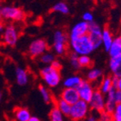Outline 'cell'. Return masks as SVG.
Listing matches in <instances>:
<instances>
[{
  "label": "cell",
  "mask_w": 121,
  "mask_h": 121,
  "mask_svg": "<svg viewBox=\"0 0 121 121\" xmlns=\"http://www.w3.org/2000/svg\"><path fill=\"white\" fill-rule=\"evenodd\" d=\"M71 48L77 55H88L94 51L93 46L89 39L88 35L75 37L69 41Z\"/></svg>",
  "instance_id": "obj_1"
},
{
  "label": "cell",
  "mask_w": 121,
  "mask_h": 121,
  "mask_svg": "<svg viewBox=\"0 0 121 121\" xmlns=\"http://www.w3.org/2000/svg\"><path fill=\"white\" fill-rule=\"evenodd\" d=\"M40 75L44 82L49 87H55L60 83V71L57 70L51 65L43 68L40 71Z\"/></svg>",
  "instance_id": "obj_2"
},
{
  "label": "cell",
  "mask_w": 121,
  "mask_h": 121,
  "mask_svg": "<svg viewBox=\"0 0 121 121\" xmlns=\"http://www.w3.org/2000/svg\"><path fill=\"white\" fill-rule=\"evenodd\" d=\"M88 103L82 100H79L75 104L71 105L69 117L73 121H81L87 116L89 113Z\"/></svg>",
  "instance_id": "obj_3"
},
{
  "label": "cell",
  "mask_w": 121,
  "mask_h": 121,
  "mask_svg": "<svg viewBox=\"0 0 121 121\" xmlns=\"http://www.w3.org/2000/svg\"><path fill=\"white\" fill-rule=\"evenodd\" d=\"M88 36L93 46L94 50L99 48L103 45L102 41V29L95 21L88 23Z\"/></svg>",
  "instance_id": "obj_4"
},
{
  "label": "cell",
  "mask_w": 121,
  "mask_h": 121,
  "mask_svg": "<svg viewBox=\"0 0 121 121\" xmlns=\"http://www.w3.org/2000/svg\"><path fill=\"white\" fill-rule=\"evenodd\" d=\"M68 36L63 30H57L53 35V49L59 55H64L67 50Z\"/></svg>",
  "instance_id": "obj_5"
},
{
  "label": "cell",
  "mask_w": 121,
  "mask_h": 121,
  "mask_svg": "<svg viewBox=\"0 0 121 121\" xmlns=\"http://www.w3.org/2000/svg\"><path fill=\"white\" fill-rule=\"evenodd\" d=\"M1 15L3 19L11 20H23L26 18V14L21 9L13 6L1 8Z\"/></svg>",
  "instance_id": "obj_6"
},
{
  "label": "cell",
  "mask_w": 121,
  "mask_h": 121,
  "mask_svg": "<svg viewBox=\"0 0 121 121\" xmlns=\"http://www.w3.org/2000/svg\"><path fill=\"white\" fill-rule=\"evenodd\" d=\"M75 89L78 92L80 99L87 103L91 100V96H92L93 92L95 91L93 89L91 82L87 81L86 80H81V83L79 84V86Z\"/></svg>",
  "instance_id": "obj_7"
},
{
  "label": "cell",
  "mask_w": 121,
  "mask_h": 121,
  "mask_svg": "<svg viewBox=\"0 0 121 121\" xmlns=\"http://www.w3.org/2000/svg\"><path fill=\"white\" fill-rule=\"evenodd\" d=\"M88 106L90 108H91L94 111L97 113H103L104 112L105 108V97L103 93L100 92L98 90L94 91L92 96L91 97V100L89 101Z\"/></svg>",
  "instance_id": "obj_8"
},
{
  "label": "cell",
  "mask_w": 121,
  "mask_h": 121,
  "mask_svg": "<svg viewBox=\"0 0 121 121\" xmlns=\"http://www.w3.org/2000/svg\"><path fill=\"white\" fill-rule=\"evenodd\" d=\"M48 48V45L46 40L42 38L36 39L33 41L29 46V53L32 58H36L46 52Z\"/></svg>",
  "instance_id": "obj_9"
},
{
  "label": "cell",
  "mask_w": 121,
  "mask_h": 121,
  "mask_svg": "<svg viewBox=\"0 0 121 121\" xmlns=\"http://www.w3.org/2000/svg\"><path fill=\"white\" fill-rule=\"evenodd\" d=\"M4 43L10 47H14L16 45L19 39V34L16 28L12 25L6 26V28L4 30V35H3Z\"/></svg>",
  "instance_id": "obj_10"
},
{
  "label": "cell",
  "mask_w": 121,
  "mask_h": 121,
  "mask_svg": "<svg viewBox=\"0 0 121 121\" xmlns=\"http://www.w3.org/2000/svg\"><path fill=\"white\" fill-rule=\"evenodd\" d=\"M60 98L69 105L75 104L77 101L80 100L78 92L75 88H65L60 94Z\"/></svg>",
  "instance_id": "obj_11"
},
{
  "label": "cell",
  "mask_w": 121,
  "mask_h": 121,
  "mask_svg": "<svg viewBox=\"0 0 121 121\" xmlns=\"http://www.w3.org/2000/svg\"><path fill=\"white\" fill-rule=\"evenodd\" d=\"M87 34H88V23L85 21H81L75 24L71 29L69 39L75 38V37H79Z\"/></svg>",
  "instance_id": "obj_12"
},
{
  "label": "cell",
  "mask_w": 121,
  "mask_h": 121,
  "mask_svg": "<svg viewBox=\"0 0 121 121\" xmlns=\"http://www.w3.org/2000/svg\"><path fill=\"white\" fill-rule=\"evenodd\" d=\"M113 40V36H112V33L110 31V30H109V28L108 26L104 27L103 30H102V41H103V47H104L105 51L108 52L109 48L111 46Z\"/></svg>",
  "instance_id": "obj_13"
},
{
  "label": "cell",
  "mask_w": 121,
  "mask_h": 121,
  "mask_svg": "<svg viewBox=\"0 0 121 121\" xmlns=\"http://www.w3.org/2000/svg\"><path fill=\"white\" fill-rule=\"evenodd\" d=\"M108 53L110 58L117 57L121 55V37L117 36L116 38H113L112 44L109 48Z\"/></svg>",
  "instance_id": "obj_14"
},
{
  "label": "cell",
  "mask_w": 121,
  "mask_h": 121,
  "mask_svg": "<svg viewBox=\"0 0 121 121\" xmlns=\"http://www.w3.org/2000/svg\"><path fill=\"white\" fill-rule=\"evenodd\" d=\"M109 68L113 75H121V55L113 57L109 61Z\"/></svg>",
  "instance_id": "obj_15"
},
{
  "label": "cell",
  "mask_w": 121,
  "mask_h": 121,
  "mask_svg": "<svg viewBox=\"0 0 121 121\" xmlns=\"http://www.w3.org/2000/svg\"><path fill=\"white\" fill-rule=\"evenodd\" d=\"M15 75H16V82L19 86H26L29 81L28 74L22 68L17 67L15 69Z\"/></svg>",
  "instance_id": "obj_16"
},
{
  "label": "cell",
  "mask_w": 121,
  "mask_h": 121,
  "mask_svg": "<svg viewBox=\"0 0 121 121\" xmlns=\"http://www.w3.org/2000/svg\"><path fill=\"white\" fill-rule=\"evenodd\" d=\"M14 115L17 121H28L31 116L28 109L26 108H17L14 110Z\"/></svg>",
  "instance_id": "obj_17"
},
{
  "label": "cell",
  "mask_w": 121,
  "mask_h": 121,
  "mask_svg": "<svg viewBox=\"0 0 121 121\" xmlns=\"http://www.w3.org/2000/svg\"><path fill=\"white\" fill-rule=\"evenodd\" d=\"M55 107L58 108V109L62 113V114L64 115V116L69 117L71 105H69V103H67L66 102L64 101L63 99H61L60 97H59V98L57 99L56 102H55Z\"/></svg>",
  "instance_id": "obj_18"
},
{
  "label": "cell",
  "mask_w": 121,
  "mask_h": 121,
  "mask_svg": "<svg viewBox=\"0 0 121 121\" xmlns=\"http://www.w3.org/2000/svg\"><path fill=\"white\" fill-rule=\"evenodd\" d=\"M81 80L82 79L78 75H73V76L68 77L64 81V86L65 88H76L79 84L81 83Z\"/></svg>",
  "instance_id": "obj_19"
},
{
  "label": "cell",
  "mask_w": 121,
  "mask_h": 121,
  "mask_svg": "<svg viewBox=\"0 0 121 121\" xmlns=\"http://www.w3.org/2000/svg\"><path fill=\"white\" fill-rule=\"evenodd\" d=\"M111 88H112L111 76H106L105 78L103 79V81H102L101 84H100V86H99L98 91L104 95V94H107Z\"/></svg>",
  "instance_id": "obj_20"
},
{
  "label": "cell",
  "mask_w": 121,
  "mask_h": 121,
  "mask_svg": "<svg viewBox=\"0 0 121 121\" xmlns=\"http://www.w3.org/2000/svg\"><path fill=\"white\" fill-rule=\"evenodd\" d=\"M103 75V71L99 69H92L89 70L86 74V81L89 82L97 81L99 78H101Z\"/></svg>",
  "instance_id": "obj_21"
},
{
  "label": "cell",
  "mask_w": 121,
  "mask_h": 121,
  "mask_svg": "<svg viewBox=\"0 0 121 121\" xmlns=\"http://www.w3.org/2000/svg\"><path fill=\"white\" fill-rule=\"evenodd\" d=\"M52 11L53 12H59L63 14H68L69 12V9L65 3L59 2L55 4L52 8Z\"/></svg>",
  "instance_id": "obj_22"
},
{
  "label": "cell",
  "mask_w": 121,
  "mask_h": 121,
  "mask_svg": "<svg viewBox=\"0 0 121 121\" xmlns=\"http://www.w3.org/2000/svg\"><path fill=\"white\" fill-rule=\"evenodd\" d=\"M49 118H50V121H65V116L55 106L51 110Z\"/></svg>",
  "instance_id": "obj_23"
},
{
  "label": "cell",
  "mask_w": 121,
  "mask_h": 121,
  "mask_svg": "<svg viewBox=\"0 0 121 121\" xmlns=\"http://www.w3.org/2000/svg\"><path fill=\"white\" fill-rule=\"evenodd\" d=\"M78 64L81 68H87L92 65V61L89 55H80L78 56Z\"/></svg>",
  "instance_id": "obj_24"
},
{
  "label": "cell",
  "mask_w": 121,
  "mask_h": 121,
  "mask_svg": "<svg viewBox=\"0 0 121 121\" xmlns=\"http://www.w3.org/2000/svg\"><path fill=\"white\" fill-rule=\"evenodd\" d=\"M38 88H39V91H40L41 96H42V97H43V101L46 103H51L52 97V95H51V92L48 91V89L43 85L39 86Z\"/></svg>",
  "instance_id": "obj_25"
},
{
  "label": "cell",
  "mask_w": 121,
  "mask_h": 121,
  "mask_svg": "<svg viewBox=\"0 0 121 121\" xmlns=\"http://www.w3.org/2000/svg\"><path fill=\"white\" fill-rule=\"evenodd\" d=\"M40 60L43 64H46V65H51V63L53 60H55V57L54 55L51 53V52H44L43 54L41 55Z\"/></svg>",
  "instance_id": "obj_26"
},
{
  "label": "cell",
  "mask_w": 121,
  "mask_h": 121,
  "mask_svg": "<svg viewBox=\"0 0 121 121\" xmlns=\"http://www.w3.org/2000/svg\"><path fill=\"white\" fill-rule=\"evenodd\" d=\"M113 121H121V104H117L113 112L111 113Z\"/></svg>",
  "instance_id": "obj_27"
},
{
  "label": "cell",
  "mask_w": 121,
  "mask_h": 121,
  "mask_svg": "<svg viewBox=\"0 0 121 121\" xmlns=\"http://www.w3.org/2000/svg\"><path fill=\"white\" fill-rule=\"evenodd\" d=\"M112 79V87L116 90L121 91V75H113L111 76Z\"/></svg>",
  "instance_id": "obj_28"
},
{
  "label": "cell",
  "mask_w": 121,
  "mask_h": 121,
  "mask_svg": "<svg viewBox=\"0 0 121 121\" xmlns=\"http://www.w3.org/2000/svg\"><path fill=\"white\" fill-rule=\"evenodd\" d=\"M78 56L79 55H77L75 52H72V53L70 54V57H69L71 65H72L73 68L75 69H79L80 68H81L78 64Z\"/></svg>",
  "instance_id": "obj_29"
},
{
  "label": "cell",
  "mask_w": 121,
  "mask_h": 121,
  "mask_svg": "<svg viewBox=\"0 0 121 121\" xmlns=\"http://www.w3.org/2000/svg\"><path fill=\"white\" fill-rule=\"evenodd\" d=\"M98 121H113V119H112L111 114L103 112V113H100Z\"/></svg>",
  "instance_id": "obj_30"
},
{
  "label": "cell",
  "mask_w": 121,
  "mask_h": 121,
  "mask_svg": "<svg viewBox=\"0 0 121 121\" xmlns=\"http://www.w3.org/2000/svg\"><path fill=\"white\" fill-rule=\"evenodd\" d=\"M83 21L87 23H90L91 21H93V15L91 12H85L82 15Z\"/></svg>",
  "instance_id": "obj_31"
},
{
  "label": "cell",
  "mask_w": 121,
  "mask_h": 121,
  "mask_svg": "<svg viewBox=\"0 0 121 121\" xmlns=\"http://www.w3.org/2000/svg\"><path fill=\"white\" fill-rule=\"evenodd\" d=\"M50 65L52 67H53L54 69H56L57 70H59V71L61 70V69H62V67H63L62 66V64H61V63L59 62V60H56V59L52 61V62L51 63Z\"/></svg>",
  "instance_id": "obj_32"
},
{
  "label": "cell",
  "mask_w": 121,
  "mask_h": 121,
  "mask_svg": "<svg viewBox=\"0 0 121 121\" xmlns=\"http://www.w3.org/2000/svg\"><path fill=\"white\" fill-rule=\"evenodd\" d=\"M114 98L117 104L121 103V91L120 90H116L114 93Z\"/></svg>",
  "instance_id": "obj_33"
},
{
  "label": "cell",
  "mask_w": 121,
  "mask_h": 121,
  "mask_svg": "<svg viewBox=\"0 0 121 121\" xmlns=\"http://www.w3.org/2000/svg\"><path fill=\"white\" fill-rule=\"evenodd\" d=\"M87 121H98V119L94 115H90L87 119Z\"/></svg>",
  "instance_id": "obj_34"
},
{
  "label": "cell",
  "mask_w": 121,
  "mask_h": 121,
  "mask_svg": "<svg viewBox=\"0 0 121 121\" xmlns=\"http://www.w3.org/2000/svg\"><path fill=\"white\" fill-rule=\"evenodd\" d=\"M28 121H41V120L37 117H36V116H30V119H28Z\"/></svg>",
  "instance_id": "obj_35"
},
{
  "label": "cell",
  "mask_w": 121,
  "mask_h": 121,
  "mask_svg": "<svg viewBox=\"0 0 121 121\" xmlns=\"http://www.w3.org/2000/svg\"><path fill=\"white\" fill-rule=\"evenodd\" d=\"M2 21H3V17L1 15V8H0V24H2Z\"/></svg>",
  "instance_id": "obj_36"
},
{
  "label": "cell",
  "mask_w": 121,
  "mask_h": 121,
  "mask_svg": "<svg viewBox=\"0 0 121 121\" xmlns=\"http://www.w3.org/2000/svg\"><path fill=\"white\" fill-rule=\"evenodd\" d=\"M3 30H4V26H3V24H0V32Z\"/></svg>",
  "instance_id": "obj_37"
},
{
  "label": "cell",
  "mask_w": 121,
  "mask_h": 121,
  "mask_svg": "<svg viewBox=\"0 0 121 121\" xmlns=\"http://www.w3.org/2000/svg\"><path fill=\"white\" fill-rule=\"evenodd\" d=\"M1 99H2V93L0 91V101H1Z\"/></svg>",
  "instance_id": "obj_38"
},
{
  "label": "cell",
  "mask_w": 121,
  "mask_h": 121,
  "mask_svg": "<svg viewBox=\"0 0 121 121\" xmlns=\"http://www.w3.org/2000/svg\"><path fill=\"white\" fill-rule=\"evenodd\" d=\"M93 1H94V2H97V0H93Z\"/></svg>",
  "instance_id": "obj_39"
}]
</instances>
